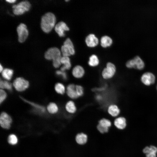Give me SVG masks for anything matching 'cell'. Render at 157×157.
<instances>
[{
  "mask_svg": "<svg viewBox=\"0 0 157 157\" xmlns=\"http://www.w3.org/2000/svg\"><path fill=\"white\" fill-rule=\"evenodd\" d=\"M56 17L52 13L49 12L43 15L41 19V27L45 33H49L55 25Z\"/></svg>",
  "mask_w": 157,
  "mask_h": 157,
  "instance_id": "obj_1",
  "label": "cell"
},
{
  "mask_svg": "<svg viewBox=\"0 0 157 157\" xmlns=\"http://www.w3.org/2000/svg\"><path fill=\"white\" fill-rule=\"evenodd\" d=\"M62 57L60 50L56 47L49 48L44 54V57L46 59L53 60V65L56 68L59 67L61 65Z\"/></svg>",
  "mask_w": 157,
  "mask_h": 157,
  "instance_id": "obj_2",
  "label": "cell"
},
{
  "mask_svg": "<svg viewBox=\"0 0 157 157\" xmlns=\"http://www.w3.org/2000/svg\"><path fill=\"white\" fill-rule=\"evenodd\" d=\"M116 72V68L115 65L110 62H108L102 70L101 75L104 80H108L112 78Z\"/></svg>",
  "mask_w": 157,
  "mask_h": 157,
  "instance_id": "obj_3",
  "label": "cell"
},
{
  "mask_svg": "<svg viewBox=\"0 0 157 157\" xmlns=\"http://www.w3.org/2000/svg\"><path fill=\"white\" fill-rule=\"evenodd\" d=\"M31 6V5L28 1H21L17 4H15L12 6L13 13L16 15H22L26 11H28Z\"/></svg>",
  "mask_w": 157,
  "mask_h": 157,
  "instance_id": "obj_4",
  "label": "cell"
},
{
  "mask_svg": "<svg viewBox=\"0 0 157 157\" xmlns=\"http://www.w3.org/2000/svg\"><path fill=\"white\" fill-rule=\"evenodd\" d=\"M126 65L127 67L129 69L134 68L140 70L144 68L145 64L140 57L137 56L127 61Z\"/></svg>",
  "mask_w": 157,
  "mask_h": 157,
  "instance_id": "obj_5",
  "label": "cell"
},
{
  "mask_svg": "<svg viewBox=\"0 0 157 157\" xmlns=\"http://www.w3.org/2000/svg\"><path fill=\"white\" fill-rule=\"evenodd\" d=\"M112 125V122L110 119L103 118L99 121L97 129L100 133L104 134L108 131L109 128Z\"/></svg>",
  "mask_w": 157,
  "mask_h": 157,
  "instance_id": "obj_6",
  "label": "cell"
},
{
  "mask_svg": "<svg viewBox=\"0 0 157 157\" xmlns=\"http://www.w3.org/2000/svg\"><path fill=\"white\" fill-rule=\"evenodd\" d=\"M13 85L15 89L19 92L25 90L29 85L28 82L22 77H18L13 81Z\"/></svg>",
  "mask_w": 157,
  "mask_h": 157,
  "instance_id": "obj_7",
  "label": "cell"
},
{
  "mask_svg": "<svg viewBox=\"0 0 157 157\" xmlns=\"http://www.w3.org/2000/svg\"><path fill=\"white\" fill-rule=\"evenodd\" d=\"M17 31L19 42L20 43L24 42L28 35V31L26 25L22 23L20 24L17 28Z\"/></svg>",
  "mask_w": 157,
  "mask_h": 157,
  "instance_id": "obj_8",
  "label": "cell"
},
{
  "mask_svg": "<svg viewBox=\"0 0 157 157\" xmlns=\"http://www.w3.org/2000/svg\"><path fill=\"white\" fill-rule=\"evenodd\" d=\"M140 80L144 85L149 86L155 83L156 77L151 72H147L142 75Z\"/></svg>",
  "mask_w": 157,
  "mask_h": 157,
  "instance_id": "obj_9",
  "label": "cell"
},
{
  "mask_svg": "<svg viewBox=\"0 0 157 157\" xmlns=\"http://www.w3.org/2000/svg\"><path fill=\"white\" fill-rule=\"evenodd\" d=\"M12 119L10 116L5 112H2L0 116V124L3 128L9 129L11 126Z\"/></svg>",
  "mask_w": 157,
  "mask_h": 157,
  "instance_id": "obj_10",
  "label": "cell"
},
{
  "mask_svg": "<svg viewBox=\"0 0 157 157\" xmlns=\"http://www.w3.org/2000/svg\"><path fill=\"white\" fill-rule=\"evenodd\" d=\"M113 124L114 126L117 129L121 130H124L127 126V120L124 117L119 116L115 118Z\"/></svg>",
  "mask_w": 157,
  "mask_h": 157,
  "instance_id": "obj_11",
  "label": "cell"
},
{
  "mask_svg": "<svg viewBox=\"0 0 157 157\" xmlns=\"http://www.w3.org/2000/svg\"><path fill=\"white\" fill-rule=\"evenodd\" d=\"M85 71L83 67L80 65L74 66L71 72L72 76L75 78L79 79L84 77L85 74Z\"/></svg>",
  "mask_w": 157,
  "mask_h": 157,
  "instance_id": "obj_12",
  "label": "cell"
},
{
  "mask_svg": "<svg viewBox=\"0 0 157 157\" xmlns=\"http://www.w3.org/2000/svg\"><path fill=\"white\" fill-rule=\"evenodd\" d=\"M54 29L58 35L61 37H64L65 35V31H68L69 29L65 22L60 21L55 25Z\"/></svg>",
  "mask_w": 157,
  "mask_h": 157,
  "instance_id": "obj_13",
  "label": "cell"
},
{
  "mask_svg": "<svg viewBox=\"0 0 157 157\" xmlns=\"http://www.w3.org/2000/svg\"><path fill=\"white\" fill-rule=\"evenodd\" d=\"M107 112V114L110 116L115 118L119 116L121 110L116 104H112L109 105L108 106Z\"/></svg>",
  "mask_w": 157,
  "mask_h": 157,
  "instance_id": "obj_14",
  "label": "cell"
},
{
  "mask_svg": "<svg viewBox=\"0 0 157 157\" xmlns=\"http://www.w3.org/2000/svg\"><path fill=\"white\" fill-rule=\"evenodd\" d=\"M75 85L73 83H70L66 88V92L67 96L72 100L78 98L76 92Z\"/></svg>",
  "mask_w": 157,
  "mask_h": 157,
  "instance_id": "obj_15",
  "label": "cell"
},
{
  "mask_svg": "<svg viewBox=\"0 0 157 157\" xmlns=\"http://www.w3.org/2000/svg\"><path fill=\"white\" fill-rule=\"evenodd\" d=\"M85 42L88 46L94 47L98 44L99 41L94 34L91 33L86 36L85 39Z\"/></svg>",
  "mask_w": 157,
  "mask_h": 157,
  "instance_id": "obj_16",
  "label": "cell"
},
{
  "mask_svg": "<svg viewBox=\"0 0 157 157\" xmlns=\"http://www.w3.org/2000/svg\"><path fill=\"white\" fill-rule=\"evenodd\" d=\"M65 110L66 112L70 115L75 114L77 111L76 105L73 100H70L67 101L65 106Z\"/></svg>",
  "mask_w": 157,
  "mask_h": 157,
  "instance_id": "obj_17",
  "label": "cell"
},
{
  "mask_svg": "<svg viewBox=\"0 0 157 157\" xmlns=\"http://www.w3.org/2000/svg\"><path fill=\"white\" fill-rule=\"evenodd\" d=\"M61 63L63 65L60 68V70L62 71L65 72L67 70H69L72 67V64L69 57L62 56Z\"/></svg>",
  "mask_w": 157,
  "mask_h": 157,
  "instance_id": "obj_18",
  "label": "cell"
},
{
  "mask_svg": "<svg viewBox=\"0 0 157 157\" xmlns=\"http://www.w3.org/2000/svg\"><path fill=\"white\" fill-rule=\"evenodd\" d=\"M75 140L78 144L84 145L87 142L88 136L87 134L83 133H78L76 136Z\"/></svg>",
  "mask_w": 157,
  "mask_h": 157,
  "instance_id": "obj_19",
  "label": "cell"
},
{
  "mask_svg": "<svg viewBox=\"0 0 157 157\" xmlns=\"http://www.w3.org/2000/svg\"><path fill=\"white\" fill-rule=\"evenodd\" d=\"M101 46L106 48L111 46L113 43L112 38L108 35H104L101 37L100 40Z\"/></svg>",
  "mask_w": 157,
  "mask_h": 157,
  "instance_id": "obj_20",
  "label": "cell"
},
{
  "mask_svg": "<svg viewBox=\"0 0 157 157\" xmlns=\"http://www.w3.org/2000/svg\"><path fill=\"white\" fill-rule=\"evenodd\" d=\"M142 152L144 155L147 154H157V147L153 145L146 146L143 149Z\"/></svg>",
  "mask_w": 157,
  "mask_h": 157,
  "instance_id": "obj_21",
  "label": "cell"
},
{
  "mask_svg": "<svg viewBox=\"0 0 157 157\" xmlns=\"http://www.w3.org/2000/svg\"><path fill=\"white\" fill-rule=\"evenodd\" d=\"M99 60L97 56L95 54H92L89 58L88 63L89 66L95 67L99 64Z\"/></svg>",
  "mask_w": 157,
  "mask_h": 157,
  "instance_id": "obj_22",
  "label": "cell"
},
{
  "mask_svg": "<svg viewBox=\"0 0 157 157\" xmlns=\"http://www.w3.org/2000/svg\"><path fill=\"white\" fill-rule=\"evenodd\" d=\"M23 100L26 103L30 104L35 109L38 111H40L42 113H44L45 111V107L42 106L38 104L35 103L28 101L23 98L21 97Z\"/></svg>",
  "mask_w": 157,
  "mask_h": 157,
  "instance_id": "obj_23",
  "label": "cell"
},
{
  "mask_svg": "<svg viewBox=\"0 0 157 157\" xmlns=\"http://www.w3.org/2000/svg\"><path fill=\"white\" fill-rule=\"evenodd\" d=\"M13 74V70L9 68H6L4 69L2 72V77L8 80H10L11 79Z\"/></svg>",
  "mask_w": 157,
  "mask_h": 157,
  "instance_id": "obj_24",
  "label": "cell"
},
{
  "mask_svg": "<svg viewBox=\"0 0 157 157\" xmlns=\"http://www.w3.org/2000/svg\"><path fill=\"white\" fill-rule=\"evenodd\" d=\"M55 89L57 93L61 95L64 94L66 91L65 86L61 83H58L55 84Z\"/></svg>",
  "mask_w": 157,
  "mask_h": 157,
  "instance_id": "obj_25",
  "label": "cell"
},
{
  "mask_svg": "<svg viewBox=\"0 0 157 157\" xmlns=\"http://www.w3.org/2000/svg\"><path fill=\"white\" fill-rule=\"evenodd\" d=\"M63 44L66 46L69 49L71 55H74L75 50L73 44L71 40L69 38H67L64 42Z\"/></svg>",
  "mask_w": 157,
  "mask_h": 157,
  "instance_id": "obj_26",
  "label": "cell"
},
{
  "mask_svg": "<svg viewBox=\"0 0 157 157\" xmlns=\"http://www.w3.org/2000/svg\"><path fill=\"white\" fill-rule=\"evenodd\" d=\"M48 111L50 113L54 114L57 113L59 110L58 106L54 103H51L47 108Z\"/></svg>",
  "mask_w": 157,
  "mask_h": 157,
  "instance_id": "obj_27",
  "label": "cell"
},
{
  "mask_svg": "<svg viewBox=\"0 0 157 157\" xmlns=\"http://www.w3.org/2000/svg\"><path fill=\"white\" fill-rule=\"evenodd\" d=\"M0 87L2 89H6L9 90H11L12 89V86L10 83L8 81H3L1 80L0 81Z\"/></svg>",
  "mask_w": 157,
  "mask_h": 157,
  "instance_id": "obj_28",
  "label": "cell"
},
{
  "mask_svg": "<svg viewBox=\"0 0 157 157\" xmlns=\"http://www.w3.org/2000/svg\"><path fill=\"white\" fill-rule=\"evenodd\" d=\"M8 140L9 143L12 145L16 144L18 141L17 136L13 134L9 135Z\"/></svg>",
  "mask_w": 157,
  "mask_h": 157,
  "instance_id": "obj_29",
  "label": "cell"
},
{
  "mask_svg": "<svg viewBox=\"0 0 157 157\" xmlns=\"http://www.w3.org/2000/svg\"><path fill=\"white\" fill-rule=\"evenodd\" d=\"M75 89L77 95L78 97H81L83 95L84 90L83 87L80 85H75Z\"/></svg>",
  "mask_w": 157,
  "mask_h": 157,
  "instance_id": "obj_30",
  "label": "cell"
},
{
  "mask_svg": "<svg viewBox=\"0 0 157 157\" xmlns=\"http://www.w3.org/2000/svg\"><path fill=\"white\" fill-rule=\"evenodd\" d=\"M61 51L63 56L69 57L71 55L69 49L64 44L61 47Z\"/></svg>",
  "mask_w": 157,
  "mask_h": 157,
  "instance_id": "obj_31",
  "label": "cell"
},
{
  "mask_svg": "<svg viewBox=\"0 0 157 157\" xmlns=\"http://www.w3.org/2000/svg\"><path fill=\"white\" fill-rule=\"evenodd\" d=\"M56 74L57 75L61 76L63 79L66 80L67 78V75L65 72L58 70L56 72Z\"/></svg>",
  "mask_w": 157,
  "mask_h": 157,
  "instance_id": "obj_32",
  "label": "cell"
},
{
  "mask_svg": "<svg viewBox=\"0 0 157 157\" xmlns=\"http://www.w3.org/2000/svg\"><path fill=\"white\" fill-rule=\"evenodd\" d=\"M7 97V94L3 89L0 90V102L1 104L5 99Z\"/></svg>",
  "mask_w": 157,
  "mask_h": 157,
  "instance_id": "obj_33",
  "label": "cell"
},
{
  "mask_svg": "<svg viewBox=\"0 0 157 157\" xmlns=\"http://www.w3.org/2000/svg\"><path fill=\"white\" fill-rule=\"evenodd\" d=\"M96 99L98 100H101L102 99V97L101 95L98 94L97 95L96 97Z\"/></svg>",
  "mask_w": 157,
  "mask_h": 157,
  "instance_id": "obj_34",
  "label": "cell"
},
{
  "mask_svg": "<svg viewBox=\"0 0 157 157\" xmlns=\"http://www.w3.org/2000/svg\"><path fill=\"white\" fill-rule=\"evenodd\" d=\"M6 1L10 3H13L15 2L16 1L15 0H6Z\"/></svg>",
  "mask_w": 157,
  "mask_h": 157,
  "instance_id": "obj_35",
  "label": "cell"
},
{
  "mask_svg": "<svg viewBox=\"0 0 157 157\" xmlns=\"http://www.w3.org/2000/svg\"><path fill=\"white\" fill-rule=\"evenodd\" d=\"M3 69V67L1 66V64L0 65V71L1 72H2Z\"/></svg>",
  "mask_w": 157,
  "mask_h": 157,
  "instance_id": "obj_36",
  "label": "cell"
},
{
  "mask_svg": "<svg viewBox=\"0 0 157 157\" xmlns=\"http://www.w3.org/2000/svg\"><path fill=\"white\" fill-rule=\"evenodd\" d=\"M156 90H157V87H156Z\"/></svg>",
  "mask_w": 157,
  "mask_h": 157,
  "instance_id": "obj_37",
  "label": "cell"
}]
</instances>
